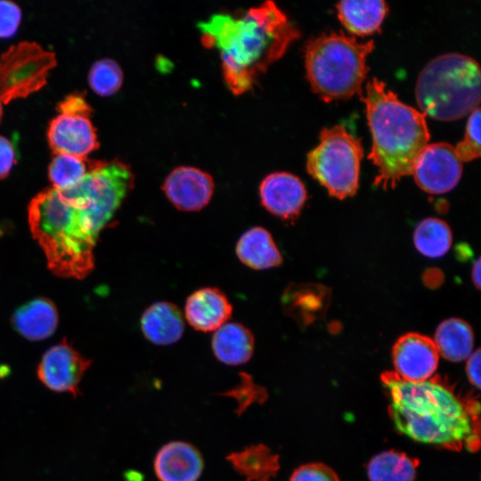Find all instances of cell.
I'll use <instances>...</instances> for the list:
<instances>
[{
    "mask_svg": "<svg viewBox=\"0 0 481 481\" xmlns=\"http://www.w3.org/2000/svg\"><path fill=\"white\" fill-rule=\"evenodd\" d=\"M480 265H481L480 259L477 258L475 265H473L472 273H471L474 285L478 289H480V271H481Z\"/></svg>",
    "mask_w": 481,
    "mask_h": 481,
    "instance_id": "35",
    "label": "cell"
},
{
    "mask_svg": "<svg viewBox=\"0 0 481 481\" xmlns=\"http://www.w3.org/2000/svg\"><path fill=\"white\" fill-rule=\"evenodd\" d=\"M254 337L240 323L226 322L215 330L212 350L217 360L227 365L246 363L254 352Z\"/></svg>",
    "mask_w": 481,
    "mask_h": 481,
    "instance_id": "19",
    "label": "cell"
},
{
    "mask_svg": "<svg viewBox=\"0 0 481 481\" xmlns=\"http://www.w3.org/2000/svg\"><path fill=\"white\" fill-rule=\"evenodd\" d=\"M434 343L445 359L461 362L472 353L474 338L471 327L463 320L447 319L437 327Z\"/></svg>",
    "mask_w": 481,
    "mask_h": 481,
    "instance_id": "23",
    "label": "cell"
},
{
    "mask_svg": "<svg viewBox=\"0 0 481 481\" xmlns=\"http://www.w3.org/2000/svg\"><path fill=\"white\" fill-rule=\"evenodd\" d=\"M88 82L91 88L97 94L101 96L112 95L122 86V69L111 59L105 58L99 60L90 69Z\"/></svg>",
    "mask_w": 481,
    "mask_h": 481,
    "instance_id": "27",
    "label": "cell"
},
{
    "mask_svg": "<svg viewBox=\"0 0 481 481\" xmlns=\"http://www.w3.org/2000/svg\"><path fill=\"white\" fill-rule=\"evenodd\" d=\"M9 372V369H5L4 366H0V378H3Z\"/></svg>",
    "mask_w": 481,
    "mask_h": 481,
    "instance_id": "36",
    "label": "cell"
},
{
    "mask_svg": "<svg viewBox=\"0 0 481 481\" xmlns=\"http://www.w3.org/2000/svg\"><path fill=\"white\" fill-rule=\"evenodd\" d=\"M92 361L85 358L66 339L51 346L37 366L39 380L50 390L80 395V381Z\"/></svg>",
    "mask_w": 481,
    "mask_h": 481,
    "instance_id": "11",
    "label": "cell"
},
{
    "mask_svg": "<svg viewBox=\"0 0 481 481\" xmlns=\"http://www.w3.org/2000/svg\"><path fill=\"white\" fill-rule=\"evenodd\" d=\"M16 162V155L12 143L0 135V179L5 178Z\"/></svg>",
    "mask_w": 481,
    "mask_h": 481,
    "instance_id": "32",
    "label": "cell"
},
{
    "mask_svg": "<svg viewBox=\"0 0 481 481\" xmlns=\"http://www.w3.org/2000/svg\"><path fill=\"white\" fill-rule=\"evenodd\" d=\"M367 469L370 481H413L416 462L405 453L391 450L375 455Z\"/></svg>",
    "mask_w": 481,
    "mask_h": 481,
    "instance_id": "24",
    "label": "cell"
},
{
    "mask_svg": "<svg viewBox=\"0 0 481 481\" xmlns=\"http://www.w3.org/2000/svg\"><path fill=\"white\" fill-rule=\"evenodd\" d=\"M362 100L372 136L369 158L379 168L374 184L394 188L403 176L412 175L415 159L428 143L426 117L377 77L367 83Z\"/></svg>",
    "mask_w": 481,
    "mask_h": 481,
    "instance_id": "4",
    "label": "cell"
},
{
    "mask_svg": "<svg viewBox=\"0 0 481 481\" xmlns=\"http://www.w3.org/2000/svg\"><path fill=\"white\" fill-rule=\"evenodd\" d=\"M141 329L144 337L151 343L167 346L181 338L184 322L182 313L175 305L159 301L143 312Z\"/></svg>",
    "mask_w": 481,
    "mask_h": 481,
    "instance_id": "17",
    "label": "cell"
},
{
    "mask_svg": "<svg viewBox=\"0 0 481 481\" xmlns=\"http://www.w3.org/2000/svg\"><path fill=\"white\" fill-rule=\"evenodd\" d=\"M239 259L255 270H265L281 265V255L270 232L263 227L246 231L236 245Z\"/></svg>",
    "mask_w": 481,
    "mask_h": 481,
    "instance_id": "20",
    "label": "cell"
},
{
    "mask_svg": "<svg viewBox=\"0 0 481 481\" xmlns=\"http://www.w3.org/2000/svg\"><path fill=\"white\" fill-rule=\"evenodd\" d=\"M12 323L18 332L33 341L49 338L56 330L58 312L46 298H36L17 309Z\"/></svg>",
    "mask_w": 481,
    "mask_h": 481,
    "instance_id": "18",
    "label": "cell"
},
{
    "mask_svg": "<svg viewBox=\"0 0 481 481\" xmlns=\"http://www.w3.org/2000/svg\"><path fill=\"white\" fill-rule=\"evenodd\" d=\"M480 115L479 107L470 113L464 139L454 147L461 162H469L480 157Z\"/></svg>",
    "mask_w": 481,
    "mask_h": 481,
    "instance_id": "28",
    "label": "cell"
},
{
    "mask_svg": "<svg viewBox=\"0 0 481 481\" xmlns=\"http://www.w3.org/2000/svg\"><path fill=\"white\" fill-rule=\"evenodd\" d=\"M57 110L47 130L50 148L54 154L86 158L99 147L90 105L82 94H72L58 104Z\"/></svg>",
    "mask_w": 481,
    "mask_h": 481,
    "instance_id": "9",
    "label": "cell"
},
{
    "mask_svg": "<svg viewBox=\"0 0 481 481\" xmlns=\"http://www.w3.org/2000/svg\"><path fill=\"white\" fill-rule=\"evenodd\" d=\"M202 43L220 53L224 81L235 94L249 90L300 32L271 1L242 14L212 15L199 23Z\"/></svg>",
    "mask_w": 481,
    "mask_h": 481,
    "instance_id": "2",
    "label": "cell"
},
{
    "mask_svg": "<svg viewBox=\"0 0 481 481\" xmlns=\"http://www.w3.org/2000/svg\"><path fill=\"white\" fill-rule=\"evenodd\" d=\"M241 381L235 388L224 393L225 395L235 398L238 402L239 414H241L247 407L254 403H263L267 394L264 387L254 383L252 378L247 373H240Z\"/></svg>",
    "mask_w": 481,
    "mask_h": 481,
    "instance_id": "29",
    "label": "cell"
},
{
    "mask_svg": "<svg viewBox=\"0 0 481 481\" xmlns=\"http://www.w3.org/2000/svg\"><path fill=\"white\" fill-rule=\"evenodd\" d=\"M99 160L68 154H55L48 167L52 187L67 190L74 187L93 169Z\"/></svg>",
    "mask_w": 481,
    "mask_h": 481,
    "instance_id": "25",
    "label": "cell"
},
{
    "mask_svg": "<svg viewBox=\"0 0 481 481\" xmlns=\"http://www.w3.org/2000/svg\"><path fill=\"white\" fill-rule=\"evenodd\" d=\"M372 40L359 43L354 37L330 32L306 45L305 66L310 86L324 102L346 100L361 94L368 72L367 56Z\"/></svg>",
    "mask_w": 481,
    "mask_h": 481,
    "instance_id": "5",
    "label": "cell"
},
{
    "mask_svg": "<svg viewBox=\"0 0 481 481\" xmlns=\"http://www.w3.org/2000/svg\"><path fill=\"white\" fill-rule=\"evenodd\" d=\"M21 10L9 0H0V38L12 37L21 20Z\"/></svg>",
    "mask_w": 481,
    "mask_h": 481,
    "instance_id": "31",
    "label": "cell"
},
{
    "mask_svg": "<svg viewBox=\"0 0 481 481\" xmlns=\"http://www.w3.org/2000/svg\"><path fill=\"white\" fill-rule=\"evenodd\" d=\"M462 174V162L447 143L427 144L417 156L412 175L420 188L428 193L452 191Z\"/></svg>",
    "mask_w": 481,
    "mask_h": 481,
    "instance_id": "10",
    "label": "cell"
},
{
    "mask_svg": "<svg viewBox=\"0 0 481 481\" xmlns=\"http://www.w3.org/2000/svg\"><path fill=\"white\" fill-rule=\"evenodd\" d=\"M336 8L343 26L356 36L379 31L388 11L384 1H342Z\"/></svg>",
    "mask_w": 481,
    "mask_h": 481,
    "instance_id": "22",
    "label": "cell"
},
{
    "mask_svg": "<svg viewBox=\"0 0 481 481\" xmlns=\"http://www.w3.org/2000/svg\"><path fill=\"white\" fill-rule=\"evenodd\" d=\"M226 460L245 481H270L280 469L279 455L263 444L231 452Z\"/></svg>",
    "mask_w": 481,
    "mask_h": 481,
    "instance_id": "21",
    "label": "cell"
},
{
    "mask_svg": "<svg viewBox=\"0 0 481 481\" xmlns=\"http://www.w3.org/2000/svg\"><path fill=\"white\" fill-rule=\"evenodd\" d=\"M289 481H339L333 469L322 463H308L294 470Z\"/></svg>",
    "mask_w": 481,
    "mask_h": 481,
    "instance_id": "30",
    "label": "cell"
},
{
    "mask_svg": "<svg viewBox=\"0 0 481 481\" xmlns=\"http://www.w3.org/2000/svg\"><path fill=\"white\" fill-rule=\"evenodd\" d=\"M203 467L200 452L183 441L165 444L153 461L154 472L159 481H198Z\"/></svg>",
    "mask_w": 481,
    "mask_h": 481,
    "instance_id": "15",
    "label": "cell"
},
{
    "mask_svg": "<svg viewBox=\"0 0 481 481\" xmlns=\"http://www.w3.org/2000/svg\"><path fill=\"white\" fill-rule=\"evenodd\" d=\"M262 206L283 220H294L306 200L304 183L287 172H274L265 176L259 186Z\"/></svg>",
    "mask_w": 481,
    "mask_h": 481,
    "instance_id": "14",
    "label": "cell"
},
{
    "mask_svg": "<svg viewBox=\"0 0 481 481\" xmlns=\"http://www.w3.org/2000/svg\"><path fill=\"white\" fill-rule=\"evenodd\" d=\"M420 112L440 121H454L479 107L480 69L469 56L451 53L431 60L415 87Z\"/></svg>",
    "mask_w": 481,
    "mask_h": 481,
    "instance_id": "6",
    "label": "cell"
},
{
    "mask_svg": "<svg viewBox=\"0 0 481 481\" xmlns=\"http://www.w3.org/2000/svg\"><path fill=\"white\" fill-rule=\"evenodd\" d=\"M480 348L469 356L466 371L469 382L477 388L480 387Z\"/></svg>",
    "mask_w": 481,
    "mask_h": 481,
    "instance_id": "33",
    "label": "cell"
},
{
    "mask_svg": "<svg viewBox=\"0 0 481 481\" xmlns=\"http://www.w3.org/2000/svg\"><path fill=\"white\" fill-rule=\"evenodd\" d=\"M55 65L54 53L35 42L12 45L0 56V122L4 105L41 89Z\"/></svg>",
    "mask_w": 481,
    "mask_h": 481,
    "instance_id": "8",
    "label": "cell"
},
{
    "mask_svg": "<svg viewBox=\"0 0 481 481\" xmlns=\"http://www.w3.org/2000/svg\"><path fill=\"white\" fill-rule=\"evenodd\" d=\"M319 138L318 146L307 155L308 173L333 197L342 200L354 195L363 157L361 141L340 125L324 127Z\"/></svg>",
    "mask_w": 481,
    "mask_h": 481,
    "instance_id": "7",
    "label": "cell"
},
{
    "mask_svg": "<svg viewBox=\"0 0 481 481\" xmlns=\"http://www.w3.org/2000/svg\"><path fill=\"white\" fill-rule=\"evenodd\" d=\"M232 307L217 288H201L186 299L184 315L189 324L203 332L215 331L231 317Z\"/></svg>",
    "mask_w": 481,
    "mask_h": 481,
    "instance_id": "16",
    "label": "cell"
},
{
    "mask_svg": "<svg viewBox=\"0 0 481 481\" xmlns=\"http://www.w3.org/2000/svg\"><path fill=\"white\" fill-rule=\"evenodd\" d=\"M443 279L442 273L435 268L427 270L423 274L424 283L430 288L439 286L442 283Z\"/></svg>",
    "mask_w": 481,
    "mask_h": 481,
    "instance_id": "34",
    "label": "cell"
},
{
    "mask_svg": "<svg viewBox=\"0 0 481 481\" xmlns=\"http://www.w3.org/2000/svg\"><path fill=\"white\" fill-rule=\"evenodd\" d=\"M214 181L207 172L193 167H178L164 181L162 190L179 210L198 211L208 205L214 192Z\"/></svg>",
    "mask_w": 481,
    "mask_h": 481,
    "instance_id": "13",
    "label": "cell"
},
{
    "mask_svg": "<svg viewBox=\"0 0 481 481\" xmlns=\"http://www.w3.org/2000/svg\"><path fill=\"white\" fill-rule=\"evenodd\" d=\"M392 358L397 376L407 381L420 382L434 374L439 355L430 338L412 332L397 339Z\"/></svg>",
    "mask_w": 481,
    "mask_h": 481,
    "instance_id": "12",
    "label": "cell"
},
{
    "mask_svg": "<svg viewBox=\"0 0 481 481\" xmlns=\"http://www.w3.org/2000/svg\"><path fill=\"white\" fill-rule=\"evenodd\" d=\"M381 381L390 399L389 416L400 433L445 449H478L473 414L478 403L476 406L464 404L436 379L412 382L386 371Z\"/></svg>",
    "mask_w": 481,
    "mask_h": 481,
    "instance_id": "3",
    "label": "cell"
},
{
    "mask_svg": "<svg viewBox=\"0 0 481 481\" xmlns=\"http://www.w3.org/2000/svg\"><path fill=\"white\" fill-rule=\"evenodd\" d=\"M413 240L417 249L428 257H440L450 249L452 232L446 223L437 218H426L415 228Z\"/></svg>",
    "mask_w": 481,
    "mask_h": 481,
    "instance_id": "26",
    "label": "cell"
},
{
    "mask_svg": "<svg viewBox=\"0 0 481 481\" xmlns=\"http://www.w3.org/2000/svg\"><path fill=\"white\" fill-rule=\"evenodd\" d=\"M114 215L83 181L67 190L46 188L28 207L31 233L61 278L83 279L94 269L97 239Z\"/></svg>",
    "mask_w": 481,
    "mask_h": 481,
    "instance_id": "1",
    "label": "cell"
}]
</instances>
